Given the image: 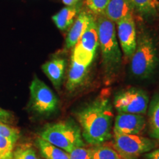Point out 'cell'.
Masks as SVG:
<instances>
[{
    "mask_svg": "<svg viewBox=\"0 0 159 159\" xmlns=\"http://www.w3.org/2000/svg\"><path fill=\"white\" fill-rule=\"evenodd\" d=\"M85 142L92 146L105 144L112 136L114 113L110 99L100 97L76 112Z\"/></svg>",
    "mask_w": 159,
    "mask_h": 159,
    "instance_id": "6da1fadb",
    "label": "cell"
},
{
    "mask_svg": "<svg viewBox=\"0 0 159 159\" xmlns=\"http://www.w3.org/2000/svg\"><path fill=\"white\" fill-rule=\"evenodd\" d=\"M98 33L99 47L102 52V62L108 75L115 74L119 70L122 61L116 24L104 15L97 16L96 20Z\"/></svg>",
    "mask_w": 159,
    "mask_h": 159,
    "instance_id": "7a4b0ae2",
    "label": "cell"
},
{
    "mask_svg": "<svg viewBox=\"0 0 159 159\" xmlns=\"http://www.w3.org/2000/svg\"><path fill=\"white\" fill-rule=\"evenodd\" d=\"M158 64L157 49L153 39L142 32L137 38L136 47L130 57V71L138 79H147L154 73Z\"/></svg>",
    "mask_w": 159,
    "mask_h": 159,
    "instance_id": "3957f363",
    "label": "cell"
},
{
    "mask_svg": "<svg viewBox=\"0 0 159 159\" xmlns=\"http://www.w3.org/2000/svg\"><path fill=\"white\" fill-rule=\"evenodd\" d=\"M40 138L67 152L85 146L80 128L70 119L47 125L41 132Z\"/></svg>",
    "mask_w": 159,
    "mask_h": 159,
    "instance_id": "277c9868",
    "label": "cell"
},
{
    "mask_svg": "<svg viewBox=\"0 0 159 159\" xmlns=\"http://www.w3.org/2000/svg\"><path fill=\"white\" fill-rule=\"evenodd\" d=\"M156 142L140 135L114 134L112 147L123 159L138 158L141 155L152 151Z\"/></svg>",
    "mask_w": 159,
    "mask_h": 159,
    "instance_id": "5b68a950",
    "label": "cell"
},
{
    "mask_svg": "<svg viewBox=\"0 0 159 159\" xmlns=\"http://www.w3.org/2000/svg\"><path fill=\"white\" fill-rule=\"evenodd\" d=\"M114 105L119 113L144 115L148 109L149 97L142 89H123L115 94Z\"/></svg>",
    "mask_w": 159,
    "mask_h": 159,
    "instance_id": "8992f818",
    "label": "cell"
},
{
    "mask_svg": "<svg viewBox=\"0 0 159 159\" xmlns=\"http://www.w3.org/2000/svg\"><path fill=\"white\" fill-rule=\"evenodd\" d=\"M30 104L33 110L42 115H49L57 110L58 99L52 89L35 76L30 85Z\"/></svg>",
    "mask_w": 159,
    "mask_h": 159,
    "instance_id": "52a82bcc",
    "label": "cell"
},
{
    "mask_svg": "<svg viewBox=\"0 0 159 159\" xmlns=\"http://www.w3.org/2000/svg\"><path fill=\"white\" fill-rule=\"evenodd\" d=\"M98 47L99 39L97 23L96 20L93 17L80 39L73 48L71 58L80 64L90 66L94 61Z\"/></svg>",
    "mask_w": 159,
    "mask_h": 159,
    "instance_id": "ba28073f",
    "label": "cell"
},
{
    "mask_svg": "<svg viewBox=\"0 0 159 159\" xmlns=\"http://www.w3.org/2000/svg\"><path fill=\"white\" fill-rule=\"evenodd\" d=\"M116 35L123 54L130 57L134 54L137 43L136 24L134 16L124 19L116 24Z\"/></svg>",
    "mask_w": 159,
    "mask_h": 159,
    "instance_id": "9c48e42d",
    "label": "cell"
},
{
    "mask_svg": "<svg viewBox=\"0 0 159 159\" xmlns=\"http://www.w3.org/2000/svg\"><path fill=\"white\" fill-rule=\"evenodd\" d=\"M144 115L119 113L114 120V134L140 135L146 128Z\"/></svg>",
    "mask_w": 159,
    "mask_h": 159,
    "instance_id": "30bf717a",
    "label": "cell"
},
{
    "mask_svg": "<svg viewBox=\"0 0 159 159\" xmlns=\"http://www.w3.org/2000/svg\"><path fill=\"white\" fill-rule=\"evenodd\" d=\"M94 17L92 14L87 12H81L70 27L66 38V48L73 49L76 43L80 39L91 19Z\"/></svg>",
    "mask_w": 159,
    "mask_h": 159,
    "instance_id": "8fae6325",
    "label": "cell"
},
{
    "mask_svg": "<svg viewBox=\"0 0 159 159\" xmlns=\"http://www.w3.org/2000/svg\"><path fill=\"white\" fill-rule=\"evenodd\" d=\"M66 62L62 57H54L43 63L41 66L43 72L48 77L56 89L61 88L62 84Z\"/></svg>",
    "mask_w": 159,
    "mask_h": 159,
    "instance_id": "7c38bea8",
    "label": "cell"
},
{
    "mask_svg": "<svg viewBox=\"0 0 159 159\" xmlns=\"http://www.w3.org/2000/svg\"><path fill=\"white\" fill-rule=\"evenodd\" d=\"M134 11L130 0H109L103 15L116 24L121 20L133 16Z\"/></svg>",
    "mask_w": 159,
    "mask_h": 159,
    "instance_id": "4fadbf2b",
    "label": "cell"
},
{
    "mask_svg": "<svg viewBox=\"0 0 159 159\" xmlns=\"http://www.w3.org/2000/svg\"><path fill=\"white\" fill-rule=\"evenodd\" d=\"M89 67L88 66L80 64L71 58L66 82L67 90L73 91L82 84L88 73Z\"/></svg>",
    "mask_w": 159,
    "mask_h": 159,
    "instance_id": "5bb4252c",
    "label": "cell"
},
{
    "mask_svg": "<svg viewBox=\"0 0 159 159\" xmlns=\"http://www.w3.org/2000/svg\"><path fill=\"white\" fill-rule=\"evenodd\" d=\"M80 5V4H77L72 6H66L52 16V19L60 30H66L72 25L79 13Z\"/></svg>",
    "mask_w": 159,
    "mask_h": 159,
    "instance_id": "9a60e30c",
    "label": "cell"
},
{
    "mask_svg": "<svg viewBox=\"0 0 159 159\" xmlns=\"http://www.w3.org/2000/svg\"><path fill=\"white\" fill-rule=\"evenodd\" d=\"M148 107L150 135L152 139L159 140V94L155 95Z\"/></svg>",
    "mask_w": 159,
    "mask_h": 159,
    "instance_id": "2e32d148",
    "label": "cell"
},
{
    "mask_svg": "<svg viewBox=\"0 0 159 159\" xmlns=\"http://www.w3.org/2000/svg\"><path fill=\"white\" fill-rule=\"evenodd\" d=\"M36 144L45 159H69V152L57 148L40 137L37 139Z\"/></svg>",
    "mask_w": 159,
    "mask_h": 159,
    "instance_id": "e0dca14e",
    "label": "cell"
},
{
    "mask_svg": "<svg viewBox=\"0 0 159 159\" xmlns=\"http://www.w3.org/2000/svg\"><path fill=\"white\" fill-rule=\"evenodd\" d=\"M134 11L144 16H153L159 13L158 0H130Z\"/></svg>",
    "mask_w": 159,
    "mask_h": 159,
    "instance_id": "ac0fdd59",
    "label": "cell"
},
{
    "mask_svg": "<svg viewBox=\"0 0 159 159\" xmlns=\"http://www.w3.org/2000/svg\"><path fill=\"white\" fill-rule=\"evenodd\" d=\"M93 159H123L118 152L106 144H102L94 148Z\"/></svg>",
    "mask_w": 159,
    "mask_h": 159,
    "instance_id": "d6986e66",
    "label": "cell"
},
{
    "mask_svg": "<svg viewBox=\"0 0 159 159\" xmlns=\"http://www.w3.org/2000/svg\"><path fill=\"white\" fill-rule=\"evenodd\" d=\"M13 159H42L38 156L34 149L30 144L19 146L13 152Z\"/></svg>",
    "mask_w": 159,
    "mask_h": 159,
    "instance_id": "ffe728a7",
    "label": "cell"
},
{
    "mask_svg": "<svg viewBox=\"0 0 159 159\" xmlns=\"http://www.w3.org/2000/svg\"><path fill=\"white\" fill-rule=\"evenodd\" d=\"M14 145L11 140L0 135V159H13Z\"/></svg>",
    "mask_w": 159,
    "mask_h": 159,
    "instance_id": "44dd1931",
    "label": "cell"
},
{
    "mask_svg": "<svg viewBox=\"0 0 159 159\" xmlns=\"http://www.w3.org/2000/svg\"><path fill=\"white\" fill-rule=\"evenodd\" d=\"M85 1L87 7L91 13L99 16L104 14L109 0H85Z\"/></svg>",
    "mask_w": 159,
    "mask_h": 159,
    "instance_id": "7402d4cb",
    "label": "cell"
},
{
    "mask_svg": "<svg viewBox=\"0 0 159 159\" xmlns=\"http://www.w3.org/2000/svg\"><path fill=\"white\" fill-rule=\"evenodd\" d=\"M69 159H93L94 148L80 147L69 152Z\"/></svg>",
    "mask_w": 159,
    "mask_h": 159,
    "instance_id": "603a6c76",
    "label": "cell"
},
{
    "mask_svg": "<svg viewBox=\"0 0 159 159\" xmlns=\"http://www.w3.org/2000/svg\"><path fill=\"white\" fill-rule=\"evenodd\" d=\"M0 135L8 139L13 144H16L19 138V131L16 129L2 124V123H0Z\"/></svg>",
    "mask_w": 159,
    "mask_h": 159,
    "instance_id": "cb8c5ba5",
    "label": "cell"
},
{
    "mask_svg": "<svg viewBox=\"0 0 159 159\" xmlns=\"http://www.w3.org/2000/svg\"><path fill=\"white\" fill-rule=\"evenodd\" d=\"M147 159H159V148L146 154Z\"/></svg>",
    "mask_w": 159,
    "mask_h": 159,
    "instance_id": "d4e9b609",
    "label": "cell"
},
{
    "mask_svg": "<svg viewBox=\"0 0 159 159\" xmlns=\"http://www.w3.org/2000/svg\"><path fill=\"white\" fill-rule=\"evenodd\" d=\"M80 1H81V0H62L63 4L66 6H72L77 5Z\"/></svg>",
    "mask_w": 159,
    "mask_h": 159,
    "instance_id": "484cf974",
    "label": "cell"
},
{
    "mask_svg": "<svg viewBox=\"0 0 159 159\" xmlns=\"http://www.w3.org/2000/svg\"><path fill=\"white\" fill-rule=\"evenodd\" d=\"M9 118V114L7 111L3 110L0 108V119H2V120H6Z\"/></svg>",
    "mask_w": 159,
    "mask_h": 159,
    "instance_id": "4316f807",
    "label": "cell"
},
{
    "mask_svg": "<svg viewBox=\"0 0 159 159\" xmlns=\"http://www.w3.org/2000/svg\"><path fill=\"white\" fill-rule=\"evenodd\" d=\"M134 159H138V158H134Z\"/></svg>",
    "mask_w": 159,
    "mask_h": 159,
    "instance_id": "83f0119b",
    "label": "cell"
}]
</instances>
